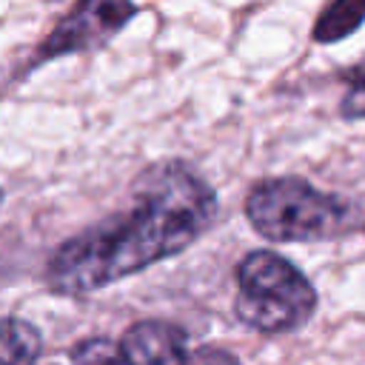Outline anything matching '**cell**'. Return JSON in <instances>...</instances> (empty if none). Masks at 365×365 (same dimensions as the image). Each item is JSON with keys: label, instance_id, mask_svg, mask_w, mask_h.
<instances>
[{"label": "cell", "instance_id": "cell-1", "mask_svg": "<svg viewBox=\"0 0 365 365\" xmlns=\"http://www.w3.org/2000/svg\"><path fill=\"white\" fill-rule=\"evenodd\" d=\"M214 185L182 160L145 168L125 208L63 240L46 262V285L86 297L191 248L217 217Z\"/></svg>", "mask_w": 365, "mask_h": 365}, {"label": "cell", "instance_id": "cell-2", "mask_svg": "<svg viewBox=\"0 0 365 365\" xmlns=\"http://www.w3.org/2000/svg\"><path fill=\"white\" fill-rule=\"evenodd\" d=\"M242 214L248 225L271 242H319L348 234L356 211L334 191H322L305 177L282 174L254 182Z\"/></svg>", "mask_w": 365, "mask_h": 365}, {"label": "cell", "instance_id": "cell-3", "mask_svg": "<svg viewBox=\"0 0 365 365\" xmlns=\"http://www.w3.org/2000/svg\"><path fill=\"white\" fill-rule=\"evenodd\" d=\"M234 317L248 331L274 336L294 334L311 322L319 305L314 282L282 254L254 248L234 268Z\"/></svg>", "mask_w": 365, "mask_h": 365}, {"label": "cell", "instance_id": "cell-4", "mask_svg": "<svg viewBox=\"0 0 365 365\" xmlns=\"http://www.w3.org/2000/svg\"><path fill=\"white\" fill-rule=\"evenodd\" d=\"M137 11L140 9L134 0H74V6L51 26L43 43L31 51L26 71L60 57L86 54L106 46L137 17Z\"/></svg>", "mask_w": 365, "mask_h": 365}, {"label": "cell", "instance_id": "cell-5", "mask_svg": "<svg viewBox=\"0 0 365 365\" xmlns=\"http://www.w3.org/2000/svg\"><path fill=\"white\" fill-rule=\"evenodd\" d=\"M128 365H188L191 348L182 328L165 319H140L120 336Z\"/></svg>", "mask_w": 365, "mask_h": 365}, {"label": "cell", "instance_id": "cell-6", "mask_svg": "<svg viewBox=\"0 0 365 365\" xmlns=\"http://www.w3.org/2000/svg\"><path fill=\"white\" fill-rule=\"evenodd\" d=\"M362 23H365V0H331L314 20L311 37L314 43L331 46L348 40Z\"/></svg>", "mask_w": 365, "mask_h": 365}, {"label": "cell", "instance_id": "cell-7", "mask_svg": "<svg viewBox=\"0 0 365 365\" xmlns=\"http://www.w3.org/2000/svg\"><path fill=\"white\" fill-rule=\"evenodd\" d=\"M43 351V334L34 322L9 314L3 319V365H37Z\"/></svg>", "mask_w": 365, "mask_h": 365}, {"label": "cell", "instance_id": "cell-8", "mask_svg": "<svg viewBox=\"0 0 365 365\" xmlns=\"http://www.w3.org/2000/svg\"><path fill=\"white\" fill-rule=\"evenodd\" d=\"M71 365H128L120 339H108V336H86L80 339L71 351H68Z\"/></svg>", "mask_w": 365, "mask_h": 365}, {"label": "cell", "instance_id": "cell-9", "mask_svg": "<svg viewBox=\"0 0 365 365\" xmlns=\"http://www.w3.org/2000/svg\"><path fill=\"white\" fill-rule=\"evenodd\" d=\"M345 80V94L339 100V117L348 123L365 120V60L342 71Z\"/></svg>", "mask_w": 365, "mask_h": 365}, {"label": "cell", "instance_id": "cell-10", "mask_svg": "<svg viewBox=\"0 0 365 365\" xmlns=\"http://www.w3.org/2000/svg\"><path fill=\"white\" fill-rule=\"evenodd\" d=\"M188 365H242L237 359V354L217 348V345H205V348H194L191 351V362Z\"/></svg>", "mask_w": 365, "mask_h": 365}, {"label": "cell", "instance_id": "cell-11", "mask_svg": "<svg viewBox=\"0 0 365 365\" xmlns=\"http://www.w3.org/2000/svg\"><path fill=\"white\" fill-rule=\"evenodd\" d=\"M362 231H365V222H362Z\"/></svg>", "mask_w": 365, "mask_h": 365}]
</instances>
